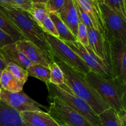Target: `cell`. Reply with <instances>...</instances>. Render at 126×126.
<instances>
[{
	"label": "cell",
	"instance_id": "1",
	"mask_svg": "<svg viewBox=\"0 0 126 126\" xmlns=\"http://www.w3.org/2000/svg\"><path fill=\"white\" fill-rule=\"evenodd\" d=\"M54 61L60 66L63 71L65 79L64 84L74 93L84 100L97 114L99 115L110 107L86 80V74L70 66L57 58H54Z\"/></svg>",
	"mask_w": 126,
	"mask_h": 126
},
{
	"label": "cell",
	"instance_id": "2",
	"mask_svg": "<svg viewBox=\"0 0 126 126\" xmlns=\"http://www.w3.org/2000/svg\"><path fill=\"white\" fill-rule=\"evenodd\" d=\"M0 11L19 30L26 40L36 44L54 61L52 53L46 39L45 33L28 11L20 7H12L7 5H0Z\"/></svg>",
	"mask_w": 126,
	"mask_h": 126
},
{
	"label": "cell",
	"instance_id": "3",
	"mask_svg": "<svg viewBox=\"0 0 126 126\" xmlns=\"http://www.w3.org/2000/svg\"><path fill=\"white\" fill-rule=\"evenodd\" d=\"M86 79L103 100L118 113L126 112V82L117 78H107L93 71Z\"/></svg>",
	"mask_w": 126,
	"mask_h": 126
},
{
	"label": "cell",
	"instance_id": "4",
	"mask_svg": "<svg viewBox=\"0 0 126 126\" xmlns=\"http://www.w3.org/2000/svg\"><path fill=\"white\" fill-rule=\"evenodd\" d=\"M46 85L49 92L48 97L57 96L68 106L82 115L94 126H101L98 115L84 100L74 93L66 84L56 85L49 83Z\"/></svg>",
	"mask_w": 126,
	"mask_h": 126
},
{
	"label": "cell",
	"instance_id": "5",
	"mask_svg": "<svg viewBox=\"0 0 126 126\" xmlns=\"http://www.w3.org/2000/svg\"><path fill=\"white\" fill-rule=\"evenodd\" d=\"M49 100L47 113L59 126H94L85 117L68 106L57 96L48 97Z\"/></svg>",
	"mask_w": 126,
	"mask_h": 126
},
{
	"label": "cell",
	"instance_id": "6",
	"mask_svg": "<svg viewBox=\"0 0 126 126\" xmlns=\"http://www.w3.org/2000/svg\"><path fill=\"white\" fill-rule=\"evenodd\" d=\"M45 37L52 53L53 59L57 58L84 74L91 71L86 63L63 41L47 33H45Z\"/></svg>",
	"mask_w": 126,
	"mask_h": 126
},
{
	"label": "cell",
	"instance_id": "7",
	"mask_svg": "<svg viewBox=\"0 0 126 126\" xmlns=\"http://www.w3.org/2000/svg\"><path fill=\"white\" fill-rule=\"evenodd\" d=\"M63 42L79 56L92 71L105 77L112 78L111 72L107 64L100 59L89 46H85L78 41Z\"/></svg>",
	"mask_w": 126,
	"mask_h": 126
},
{
	"label": "cell",
	"instance_id": "8",
	"mask_svg": "<svg viewBox=\"0 0 126 126\" xmlns=\"http://www.w3.org/2000/svg\"><path fill=\"white\" fill-rule=\"evenodd\" d=\"M110 63L112 78L126 82V42L111 35Z\"/></svg>",
	"mask_w": 126,
	"mask_h": 126
},
{
	"label": "cell",
	"instance_id": "9",
	"mask_svg": "<svg viewBox=\"0 0 126 126\" xmlns=\"http://www.w3.org/2000/svg\"><path fill=\"white\" fill-rule=\"evenodd\" d=\"M0 100L19 112L24 111H43L42 107L47 110L46 106L34 101L23 91L10 92L1 88Z\"/></svg>",
	"mask_w": 126,
	"mask_h": 126
},
{
	"label": "cell",
	"instance_id": "10",
	"mask_svg": "<svg viewBox=\"0 0 126 126\" xmlns=\"http://www.w3.org/2000/svg\"><path fill=\"white\" fill-rule=\"evenodd\" d=\"M105 28L114 38L126 42V19L105 3H98Z\"/></svg>",
	"mask_w": 126,
	"mask_h": 126
},
{
	"label": "cell",
	"instance_id": "11",
	"mask_svg": "<svg viewBox=\"0 0 126 126\" xmlns=\"http://www.w3.org/2000/svg\"><path fill=\"white\" fill-rule=\"evenodd\" d=\"M17 48L28 58L32 64H41L49 67L52 60L45 51L31 41L26 39L15 42Z\"/></svg>",
	"mask_w": 126,
	"mask_h": 126
},
{
	"label": "cell",
	"instance_id": "12",
	"mask_svg": "<svg viewBox=\"0 0 126 126\" xmlns=\"http://www.w3.org/2000/svg\"><path fill=\"white\" fill-rule=\"evenodd\" d=\"M58 14L60 19L76 38L80 20L75 0H65L62 8Z\"/></svg>",
	"mask_w": 126,
	"mask_h": 126
},
{
	"label": "cell",
	"instance_id": "13",
	"mask_svg": "<svg viewBox=\"0 0 126 126\" xmlns=\"http://www.w3.org/2000/svg\"><path fill=\"white\" fill-rule=\"evenodd\" d=\"M82 10L88 14L93 23L95 30L103 32L104 22L98 1L94 0H75Z\"/></svg>",
	"mask_w": 126,
	"mask_h": 126
},
{
	"label": "cell",
	"instance_id": "14",
	"mask_svg": "<svg viewBox=\"0 0 126 126\" xmlns=\"http://www.w3.org/2000/svg\"><path fill=\"white\" fill-rule=\"evenodd\" d=\"M20 113L27 126H60L47 112L43 111H24Z\"/></svg>",
	"mask_w": 126,
	"mask_h": 126
},
{
	"label": "cell",
	"instance_id": "15",
	"mask_svg": "<svg viewBox=\"0 0 126 126\" xmlns=\"http://www.w3.org/2000/svg\"><path fill=\"white\" fill-rule=\"evenodd\" d=\"M0 126H27L20 113L0 100Z\"/></svg>",
	"mask_w": 126,
	"mask_h": 126
},
{
	"label": "cell",
	"instance_id": "16",
	"mask_svg": "<svg viewBox=\"0 0 126 126\" xmlns=\"http://www.w3.org/2000/svg\"><path fill=\"white\" fill-rule=\"evenodd\" d=\"M87 30L89 40L88 46L100 59L103 60L107 64L105 37L103 32L95 30L92 27H87Z\"/></svg>",
	"mask_w": 126,
	"mask_h": 126
},
{
	"label": "cell",
	"instance_id": "17",
	"mask_svg": "<svg viewBox=\"0 0 126 126\" xmlns=\"http://www.w3.org/2000/svg\"><path fill=\"white\" fill-rule=\"evenodd\" d=\"M0 49L10 61L20 65L25 69H27L32 64L28 58L17 48L15 42L5 45Z\"/></svg>",
	"mask_w": 126,
	"mask_h": 126
},
{
	"label": "cell",
	"instance_id": "18",
	"mask_svg": "<svg viewBox=\"0 0 126 126\" xmlns=\"http://www.w3.org/2000/svg\"><path fill=\"white\" fill-rule=\"evenodd\" d=\"M101 126H126V112L118 113L112 107L98 115Z\"/></svg>",
	"mask_w": 126,
	"mask_h": 126
},
{
	"label": "cell",
	"instance_id": "19",
	"mask_svg": "<svg viewBox=\"0 0 126 126\" xmlns=\"http://www.w3.org/2000/svg\"><path fill=\"white\" fill-rule=\"evenodd\" d=\"M24 82L14 76L6 69L2 70L0 79V88L10 92H19L22 91Z\"/></svg>",
	"mask_w": 126,
	"mask_h": 126
},
{
	"label": "cell",
	"instance_id": "20",
	"mask_svg": "<svg viewBox=\"0 0 126 126\" xmlns=\"http://www.w3.org/2000/svg\"><path fill=\"white\" fill-rule=\"evenodd\" d=\"M49 16L55 25L57 31L59 33V38L65 42L77 41L76 37L60 19L59 14L57 12H49Z\"/></svg>",
	"mask_w": 126,
	"mask_h": 126
},
{
	"label": "cell",
	"instance_id": "21",
	"mask_svg": "<svg viewBox=\"0 0 126 126\" xmlns=\"http://www.w3.org/2000/svg\"><path fill=\"white\" fill-rule=\"evenodd\" d=\"M0 29L8 35L14 42L25 39L18 29L0 11Z\"/></svg>",
	"mask_w": 126,
	"mask_h": 126
},
{
	"label": "cell",
	"instance_id": "22",
	"mask_svg": "<svg viewBox=\"0 0 126 126\" xmlns=\"http://www.w3.org/2000/svg\"><path fill=\"white\" fill-rule=\"evenodd\" d=\"M28 76L37 78L46 84L50 82V69L49 67L41 64H32L27 69Z\"/></svg>",
	"mask_w": 126,
	"mask_h": 126
},
{
	"label": "cell",
	"instance_id": "23",
	"mask_svg": "<svg viewBox=\"0 0 126 126\" xmlns=\"http://www.w3.org/2000/svg\"><path fill=\"white\" fill-rule=\"evenodd\" d=\"M50 69V82L56 85L64 84V75L61 68L55 62L52 61L49 64Z\"/></svg>",
	"mask_w": 126,
	"mask_h": 126
},
{
	"label": "cell",
	"instance_id": "24",
	"mask_svg": "<svg viewBox=\"0 0 126 126\" xmlns=\"http://www.w3.org/2000/svg\"><path fill=\"white\" fill-rule=\"evenodd\" d=\"M29 13L34 21L40 26L43 18L48 13L46 4L43 3H32V8Z\"/></svg>",
	"mask_w": 126,
	"mask_h": 126
},
{
	"label": "cell",
	"instance_id": "25",
	"mask_svg": "<svg viewBox=\"0 0 126 126\" xmlns=\"http://www.w3.org/2000/svg\"><path fill=\"white\" fill-rule=\"evenodd\" d=\"M6 69L20 80H22L24 82H27L28 74L27 70L25 68L13 62H9L6 65Z\"/></svg>",
	"mask_w": 126,
	"mask_h": 126
},
{
	"label": "cell",
	"instance_id": "26",
	"mask_svg": "<svg viewBox=\"0 0 126 126\" xmlns=\"http://www.w3.org/2000/svg\"><path fill=\"white\" fill-rule=\"evenodd\" d=\"M104 3L126 19V0H105Z\"/></svg>",
	"mask_w": 126,
	"mask_h": 126
},
{
	"label": "cell",
	"instance_id": "27",
	"mask_svg": "<svg viewBox=\"0 0 126 126\" xmlns=\"http://www.w3.org/2000/svg\"><path fill=\"white\" fill-rule=\"evenodd\" d=\"M41 28L45 33L50 35L57 38H59V33L57 31L55 25L49 17V12L46 14L43 18L41 25Z\"/></svg>",
	"mask_w": 126,
	"mask_h": 126
},
{
	"label": "cell",
	"instance_id": "28",
	"mask_svg": "<svg viewBox=\"0 0 126 126\" xmlns=\"http://www.w3.org/2000/svg\"><path fill=\"white\" fill-rule=\"evenodd\" d=\"M76 40L78 42L81 43L82 45L87 46L89 45L88 40V30L87 27L84 23L80 21L78 27Z\"/></svg>",
	"mask_w": 126,
	"mask_h": 126
},
{
	"label": "cell",
	"instance_id": "29",
	"mask_svg": "<svg viewBox=\"0 0 126 126\" xmlns=\"http://www.w3.org/2000/svg\"><path fill=\"white\" fill-rule=\"evenodd\" d=\"M65 2V0H48L46 7L48 12L59 13Z\"/></svg>",
	"mask_w": 126,
	"mask_h": 126
},
{
	"label": "cell",
	"instance_id": "30",
	"mask_svg": "<svg viewBox=\"0 0 126 126\" xmlns=\"http://www.w3.org/2000/svg\"><path fill=\"white\" fill-rule=\"evenodd\" d=\"M76 7H77L78 9V12L79 18L80 21L82 22L83 23H84L87 27H92V28H94L93 23H92V21H91L89 16L88 14H86V12L81 9V7L79 6V4L76 2Z\"/></svg>",
	"mask_w": 126,
	"mask_h": 126
},
{
	"label": "cell",
	"instance_id": "31",
	"mask_svg": "<svg viewBox=\"0 0 126 126\" xmlns=\"http://www.w3.org/2000/svg\"><path fill=\"white\" fill-rule=\"evenodd\" d=\"M14 42L8 35L0 29V49L5 45L12 43Z\"/></svg>",
	"mask_w": 126,
	"mask_h": 126
},
{
	"label": "cell",
	"instance_id": "32",
	"mask_svg": "<svg viewBox=\"0 0 126 126\" xmlns=\"http://www.w3.org/2000/svg\"><path fill=\"white\" fill-rule=\"evenodd\" d=\"M18 7H21L23 9L28 11V12L31 10L32 6V2L30 0H13Z\"/></svg>",
	"mask_w": 126,
	"mask_h": 126
},
{
	"label": "cell",
	"instance_id": "33",
	"mask_svg": "<svg viewBox=\"0 0 126 126\" xmlns=\"http://www.w3.org/2000/svg\"><path fill=\"white\" fill-rule=\"evenodd\" d=\"M9 62H11L8 59V58H6L3 53L1 52L0 49V69L2 70H4L6 68V65Z\"/></svg>",
	"mask_w": 126,
	"mask_h": 126
},
{
	"label": "cell",
	"instance_id": "34",
	"mask_svg": "<svg viewBox=\"0 0 126 126\" xmlns=\"http://www.w3.org/2000/svg\"><path fill=\"white\" fill-rule=\"evenodd\" d=\"M0 5H7L12 7H18L13 0H0Z\"/></svg>",
	"mask_w": 126,
	"mask_h": 126
},
{
	"label": "cell",
	"instance_id": "35",
	"mask_svg": "<svg viewBox=\"0 0 126 126\" xmlns=\"http://www.w3.org/2000/svg\"><path fill=\"white\" fill-rule=\"evenodd\" d=\"M32 3H43L46 4L48 0H30Z\"/></svg>",
	"mask_w": 126,
	"mask_h": 126
},
{
	"label": "cell",
	"instance_id": "36",
	"mask_svg": "<svg viewBox=\"0 0 126 126\" xmlns=\"http://www.w3.org/2000/svg\"><path fill=\"white\" fill-rule=\"evenodd\" d=\"M2 70H1V69H0V79H1V75H2Z\"/></svg>",
	"mask_w": 126,
	"mask_h": 126
},
{
	"label": "cell",
	"instance_id": "37",
	"mask_svg": "<svg viewBox=\"0 0 126 126\" xmlns=\"http://www.w3.org/2000/svg\"><path fill=\"white\" fill-rule=\"evenodd\" d=\"M1 88H0V93H1Z\"/></svg>",
	"mask_w": 126,
	"mask_h": 126
},
{
	"label": "cell",
	"instance_id": "38",
	"mask_svg": "<svg viewBox=\"0 0 126 126\" xmlns=\"http://www.w3.org/2000/svg\"><path fill=\"white\" fill-rule=\"evenodd\" d=\"M94 1H97V0H94Z\"/></svg>",
	"mask_w": 126,
	"mask_h": 126
},
{
	"label": "cell",
	"instance_id": "39",
	"mask_svg": "<svg viewBox=\"0 0 126 126\" xmlns=\"http://www.w3.org/2000/svg\"></svg>",
	"mask_w": 126,
	"mask_h": 126
}]
</instances>
